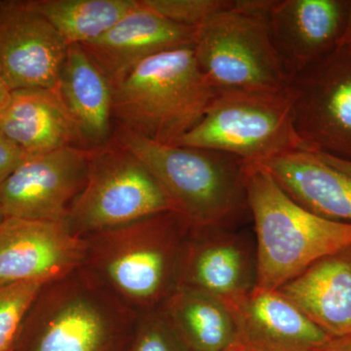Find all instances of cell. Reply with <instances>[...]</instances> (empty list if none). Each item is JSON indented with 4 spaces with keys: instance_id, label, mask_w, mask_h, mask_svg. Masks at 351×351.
Here are the masks:
<instances>
[{
    "instance_id": "19",
    "label": "cell",
    "mask_w": 351,
    "mask_h": 351,
    "mask_svg": "<svg viewBox=\"0 0 351 351\" xmlns=\"http://www.w3.org/2000/svg\"><path fill=\"white\" fill-rule=\"evenodd\" d=\"M0 132L29 156L64 147L84 149L54 90H14L8 105L0 112Z\"/></svg>"
},
{
    "instance_id": "8",
    "label": "cell",
    "mask_w": 351,
    "mask_h": 351,
    "mask_svg": "<svg viewBox=\"0 0 351 351\" xmlns=\"http://www.w3.org/2000/svg\"><path fill=\"white\" fill-rule=\"evenodd\" d=\"M170 210L172 203L145 164L113 140L90 151L86 182L64 221L84 237Z\"/></svg>"
},
{
    "instance_id": "16",
    "label": "cell",
    "mask_w": 351,
    "mask_h": 351,
    "mask_svg": "<svg viewBox=\"0 0 351 351\" xmlns=\"http://www.w3.org/2000/svg\"><path fill=\"white\" fill-rule=\"evenodd\" d=\"M195 34V29L170 22L138 0L103 36L82 46L114 87L145 60L193 45Z\"/></svg>"
},
{
    "instance_id": "25",
    "label": "cell",
    "mask_w": 351,
    "mask_h": 351,
    "mask_svg": "<svg viewBox=\"0 0 351 351\" xmlns=\"http://www.w3.org/2000/svg\"><path fill=\"white\" fill-rule=\"evenodd\" d=\"M129 351H189L181 337L164 315L160 307L138 316Z\"/></svg>"
},
{
    "instance_id": "28",
    "label": "cell",
    "mask_w": 351,
    "mask_h": 351,
    "mask_svg": "<svg viewBox=\"0 0 351 351\" xmlns=\"http://www.w3.org/2000/svg\"><path fill=\"white\" fill-rule=\"evenodd\" d=\"M324 351H351V337L330 339Z\"/></svg>"
},
{
    "instance_id": "6",
    "label": "cell",
    "mask_w": 351,
    "mask_h": 351,
    "mask_svg": "<svg viewBox=\"0 0 351 351\" xmlns=\"http://www.w3.org/2000/svg\"><path fill=\"white\" fill-rule=\"evenodd\" d=\"M272 0H233L195 29L193 52L216 90L287 91L291 76L276 49L269 23Z\"/></svg>"
},
{
    "instance_id": "12",
    "label": "cell",
    "mask_w": 351,
    "mask_h": 351,
    "mask_svg": "<svg viewBox=\"0 0 351 351\" xmlns=\"http://www.w3.org/2000/svg\"><path fill=\"white\" fill-rule=\"evenodd\" d=\"M69 46L27 0H0V73L12 91L54 90Z\"/></svg>"
},
{
    "instance_id": "9",
    "label": "cell",
    "mask_w": 351,
    "mask_h": 351,
    "mask_svg": "<svg viewBox=\"0 0 351 351\" xmlns=\"http://www.w3.org/2000/svg\"><path fill=\"white\" fill-rule=\"evenodd\" d=\"M294 123L307 151L351 161V0L338 45L293 76Z\"/></svg>"
},
{
    "instance_id": "23",
    "label": "cell",
    "mask_w": 351,
    "mask_h": 351,
    "mask_svg": "<svg viewBox=\"0 0 351 351\" xmlns=\"http://www.w3.org/2000/svg\"><path fill=\"white\" fill-rule=\"evenodd\" d=\"M46 284H0V351L14 350L25 315Z\"/></svg>"
},
{
    "instance_id": "32",
    "label": "cell",
    "mask_w": 351,
    "mask_h": 351,
    "mask_svg": "<svg viewBox=\"0 0 351 351\" xmlns=\"http://www.w3.org/2000/svg\"><path fill=\"white\" fill-rule=\"evenodd\" d=\"M322 351H324V350H322Z\"/></svg>"
},
{
    "instance_id": "27",
    "label": "cell",
    "mask_w": 351,
    "mask_h": 351,
    "mask_svg": "<svg viewBox=\"0 0 351 351\" xmlns=\"http://www.w3.org/2000/svg\"><path fill=\"white\" fill-rule=\"evenodd\" d=\"M316 154H318V156H319L323 161L329 164L330 166L336 168V169H338L341 171V172L345 173V174L351 177V161L329 156V154H320V152H316Z\"/></svg>"
},
{
    "instance_id": "7",
    "label": "cell",
    "mask_w": 351,
    "mask_h": 351,
    "mask_svg": "<svg viewBox=\"0 0 351 351\" xmlns=\"http://www.w3.org/2000/svg\"><path fill=\"white\" fill-rule=\"evenodd\" d=\"M175 145L226 152L256 165L307 151L295 131L289 89L217 90L202 119Z\"/></svg>"
},
{
    "instance_id": "2",
    "label": "cell",
    "mask_w": 351,
    "mask_h": 351,
    "mask_svg": "<svg viewBox=\"0 0 351 351\" xmlns=\"http://www.w3.org/2000/svg\"><path fill=\"white\" fill-rule=\"evenodd\" d=\"M113 140L138 157L160 184L175 211L193 228H234L250 215L247 165L226 152L163 145L114 125Z\"/></svg>"
},
{
    "instance_id": "11",
    "label": "cell",
    "mask_w": 351,
    "mask_h": 351,
    "mask_svg": "<svg viewBox=\"0 0 351 351\" xmlns=\"http://www.w3.org/2000/svg\"><path fill=\"white\" fill-rule=\"evenodd\" d=\"M87 242L66 221L5 218L0 223V284L50 283L84 265Z\"/></svg>"
},
{
    "instance_id": "21",
    "label": "cell",
    "mask_w": 351,
    "mask_h": 351,
    "mask_svg": "<svg viewBox=\"0 0 351 351\" xmlns=\"http://www.w3.org/2000/svg\"><path fill=\"white\" fill-rule=\"evenodd\" d=\"M159 307L189 351H226L234 346V320L223 300L178 285Z\"/></svg>"
},
{
    "instance_id": "1",
    "label": "cell",
    "mask_w": 351,
    "mask_h": 351,
    "mask_svg": "<svg viewBox=\"0 0 351 351\" xmlns=\"http://www.w3.org/2000/svg\"><path fill=\"white\" fill-rule=\"evenodd\" d=\"M191 223L175 210L84 237L83 267L138 313L157 308L178 286Z\"/></svg>"
},
{
    "instance_id": "31",
    "label": "cell",
    "mask_w": 351,
    "mask_h": 351,
    "mask_svg": "<svg viewBox=\"0 0 351 351\" xmlns=\"http://www.w3.org/2000/svg\"><path fill=\"white\" fill-rule=\"evenodd\" d=\"M226 351H239V350H233V348H232V350H226Z\"/></svg>"
},
{
    "instance_id": "5",
    "label": "cell",
    "mask_w": 351,
    "mask_h": 351,
    "mask_svg": "<svg viewBox=\"0 0 351 351\" xmlns=\"http://www.w3.org/2000/svg\"><path fill=\"white\" fill-rule=\"evenodd\" d=\"M216 93L193 45L166 51L138 64L113 87L114 125L175 145L202 119Z\"/></svg>"
},
{
    "instance_id": "14",
    "label": "cell",
    "mask_w": 351,
    "mask_h": 351,
    "mask_svg": "<svg viewBox=\"0 0 351 351\" xmlns=\"http://www.w3.org/2000/svg\"><path fill=\"white\" fill-rule=\"evenodd\" d=\"M228 306L235 325L233 350L322 351L332 339L277 290L254 288Z\"/></svg>"
},
{
    "instance_id": "17",
    "label": "cell",
    "mask_w": 351,
    "mask_h": 351,
    "mask_svg": "<svg viewBox=\"0 0 351 351\" xmlns=\"http://www.w3.org/2000/svg\"><path fill=\"white\" fill-rule=\"evenodd\" d=\"M87 151L110 145L114 134L113 86L80 44L69 46L54 89Z\"/></svg>"
},
{
    "instance_id": "20",
    "label": "cell",
    "mask_w": 351,
    "mask_h": 351,
    "mask_svg": "<svg viewBox=\"0 0 351 351\" xmlns=\"http://www.w3.org/2000/svg\"><path fill=\"white\" fill-rule=\"evenodd\" d=\"M257 165L298 204L323 218L351 223V177L316 152H292Z\"/></svg>"
},
{
    "instance_id": "10",
    "label": "cell",
    "mask_w": 351,
    "mask_h": 351,
    "mask_svg": "<svg viewBox=\"0 0 351 351\" xmlns=\"http://www.w3.org/2000/svg\"><path fill=\"white\" fill-rule=\"evenodd\" d=\"M90 151L64 147L29 156L0 184L4 218L64 221L84 188Z\"/></svg>"
},
{
    "instance_id": "18",
    "label": "cell",
    "mask_w": 351,
    "mask_h": 351,
    "mask_svg": "<svg viewBox=\"0 0 351 351\" xmlns=\"http://www.w3.org/2000/svg\"><path fill=\"white\" fill-rule=\"evenodd\" d=\"M277 291L332 339L351 337V246L321 258Z\"/></svg>"
},
{
    "instance_id": "24",
    "label": "cell",
    "mask_w": 351,
    "mask_h": 351,
    "mask_svg": "<svg viewBox=\"0 0 351 351\" xmlns=\"http://www.w3.org/2000/svg\"><path fill=\"white\" fill-rule=\"evenodd\" d=\"M233 0H140L143 6L170 22L197 29L232 6Z\"/></svg>"
},
{
    "instance_id": "30",
    "label": "cell",
    "mask_w": 351,
    "mask_h": 351,
    "mask_svg": "<svg viewBox=\"0 0 351 351\" xmlns=\"http://www.w3.org/2000/svg\"><path fill=\"white\" fill-rule=\"evenodd\" d=\"M4 219L5 218H4L3 214H2L1 210H0V223H1Z\"/></svg>"
},
{
    "instance_id": "3",
    "label": "cell",
    "mask_w": 351,
    "mask_h": 351,
    "mask_svg": "<svg viewBox=\"0 0 351 351\" xmlns=\"http://www.w3.org/2000/svg\"><path fill=\"white\" fill-rule=\"evenodd\" d=\"M138 316L82 267L44 286L13 351H122Z\"/></svg>"
},
{
    "instance_id": "29",
    "label": "cell",
    "mask_w": 351,
    "mask_h": 351,
    "mask_svg": "<svg viewBox=\"0 0 351 351\" xmlns=\"http://www.w3.org/2000/svg\"><path fill=\"white\" fill-rule=\"evenodd\" d=\"M11 94H12V90L8 86V84L4 80L3 76L0 73V112L8 105Z\"/></svg>"
},
{
    "instance_id": "4",
    "label": "cell",
    "mask_w": 351,
    "mask_h": 351,
    "mask_svg": "<svg viewBox=\"0 0 351 351\" xmlns=\"http://www.w3.org/2000/svg\"><path fill=\"white\" fill-rule=\"evenodd\" d=\"M247 191L257 237V283L277 290L321 258L351 246V223L298 204L267 171L247 165Z\"/></svg>"
},
{
    "instance_id": "26",
    "label": "cell",
    "mask_w": 351,
    "mask_h": 351,
    "mask_svg": "<svg viewBox=\"0 0 351 351\" xmlns=\"http://www.w3.org/2000/svg\"><path fill=\"white\" fill-rule=\"evenodd\" d=\"M27 156H29L0 132V184Z\"/></svg>"
},
{
    "instance_id": "22",
    "label": "cell",
    "mask_w": 351,
    "mask_h": 351,
    "mask_svg": "<svg viewBox=\"0 0 351 351\" xmlns=\"http://www.w3.org/2000/svg\"><path fill=\"white\" fill-rule=\"evenodd\" d=\"M69 45L100 38L133 10L138 0H27Z\"/></svg>"
},
{
    "instance_id": "13",
    "label": "cell",
    "mask_w": 351,
    "mask_h": 351,
    "mask_svg": "<svg viewBox=\"0 0 351 351\" xmlns=\"http://www.w3.org/2000/svg\"><path fill=\"white\" fill-rule=\"evenodd\" d=\"M257 283L256 249L234 228H193L182 252L178 285L197 289L230 302Z\"/></svg>"
},
{
    "instance_id": "15",
    "label": "cell",
    "mask_w": 351,
    "mask_h": 351,
    "mask_svg": "<svg viewBox=\"0 0 351 351\" xmlns=\"http://www.w3.org/2000/svg\"><path fill=\"white\" fill-rule=\"evenodd\" d=\"M350 0H272V41L292 80L326 56L343 38Z\"/></svg>"
}]
</instances>
